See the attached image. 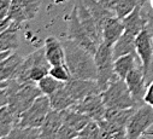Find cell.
Listing matches in <instances>:
<instances>
[{
    "mask_svg": "<svg viewBox=\"0 0 153 139\" xmlns=\"http://www.w3.org/2000/svg\"><path fill=\"white\" fill-rule=\"evenodd\" d=\"M51 67L52 65L47 61L45 53V47H40L39 50L28 55L23 59V63L21 64L15 76V80H17L21 84L28 81H33L37 84L42 78L50 74Z\"/></svg>",
    "mask_w": 153,
    "mask_h": 139,
    "instance_id": "obj_2",
    "label": "cell"
},
{
    "mask_svg": "<svg viewBox=\"0 0 153 139\" xmlns=\"http://www.w3.org/2000/svg\"><path fill=\"white\" fill-rule=\"evenodd\" d=\"M145 5H137L128 16L122 21L124 24V31L137 37L139 34L147 27V13Z\"/></svg>",
    "mask_w": 153,
    "mask_h": 139,
    "instance_id": "obj_13",
    "label": "cell"
},
{
    "mask_svg": "<svg viewBox=\"0 0 153 139\" xmlns=\"http://www.w3.org/2000/svg\"><path fill=\"white\" fill-rule=\"evenodd\" d=\"M135 47H136V55L146 73L153 57V37L147 27L136 37Z\"/></svg>",
    "mask_w": 153,
    "mask_h": 139,
    "instance_id": "obj_10",
    "label": "cell"
},
{
    "mask_svg": "<svg viewBox=\"0 0 153 139\" xmlns=\"http://www.w3.org/2000/svg\"><path fill=\"white\" fill-rule=\"evenodd\" d=\"M74 139H82L81 137H76V138H74Z\"/></svg>",
    "mask_w": 153,
    "mask_h": 139,
    "instance_id": "obj_40",
    "label": "cell"
},
{
    "mask_svg": "<svg viewBox=\"0 0 153 139\" xmlns=\"http://www.w3.org/2000/svg\"><path fill=\"white\" fill-rule=\"evenodd\" d=\"M76 111H80L87 116H89L92 120L100 121L105 117L106 107L104 104L101 93H93L87 96L86 98L75 103V105L71 107Z\"/></svg>",
    "mask_w": 153,
    "mask_h": 139,
    "instance_id": "obj_8",
    "label": "cell"
},
{
    "mask_svg": "<svg viewBox=\"0 0 153 139\" xmlns=\"http://www.w3.org/2000/svg\"><path fill=\"white\" fill-rule=\"evenodd\" d=\"M62 117H63V123L70 126L71 128L76 129L77 132H80L89 121H92V119L80 111H76L72 108H69L66 110L62 111Z\"/></svg>",
    "mask_w": 153,
    "mask_h": 139,
    "instance_id": "obj_21",
    "label": "cell"
},
{
    "mask_svg": "<svg viewBox=\"0 0 153 139\" xmlns=\"http://www.w3.org/2000/svg\"><path fill=\"white\" fill-rule=\"evenodd\" d=\"M143 103L148 104V105H151L153 108V81L147 85V90H146V93H145Z\"/></svg>",
    "mask_w": 153,
    "mask_h": 139,
    "instance_id": "obj_32",
    "label": "cell"
},
{
    "mask_svg": "<svg viewBox=\"0 0 153 139\" xmlns=\"http://www.w3.org/2000/svg\"><path fill=\"white\" fill-rule=\"evenodd\" d=\"M12 0H0V19L6 18Z\"/></svg>",
    "mask_w": 153,
    "mask_h": 139,
    "instance_id": "obj_33",
    "label": "cell"
},
{
    "mask_svg": "<svg viewBox=\"0 0 153 139\" xmlns=\"http://www.w3.org/2000/svg\"><path fill=\"white\" fill-rule=\"evenodd\" d=\"M63 46L65 51V63L70 69L72 78L97 81L98 73L94 55L70 39L63 41Z\"/></svg>",
    "mask_w": 153,
    "mask_h": 139,
    "instance_id": "obj_1",
    "label": "cell"
},
{
    "mask_svg": "<svg viewBox=\"0 0 153 139\" xmlns=\"http://www.w3.org/2000/svg\"><path fill=\"white\" fill-rule=\"evenodd\" d=\"M146 80H147V85L153 81V57H152V61H151V64L147 69V72H146Z\"/></svg>",
    "mask_w": 153,
    "mask_h": 139,
    "instance_id": "obj_36",
    "label": "cell"
},
{
    "mask_svg": "<svg viewBox=\"0 0 153 139\" xmlns=\"http://www.w3.org/2000/svg\"><path fill=\"white\" fill-rule=\"evenodd\" d=\"M147 13V28L151 31L152 37H153V10H146Z\"/></svg>",
    "mask_w": 153,
    "mask_h": 139,
    "instance_id": "obj_35",
    "label": "cell"
},
{
    "mask_svg": "<svg viewBox=\"0 0 153 139\" xmlns=\"http://www.w3.org/2000/svg\"><path fill=\"white\" fill-rule=\"evenodd\" d=\"M153 125V108L143 103L136 109L127 125L128 139H139Z\"/></svg>",
    "mask_w": 153,
    "mask_h": 139,
    "instance_id": "obj_6",
    "label": "cell"
},
{
    "mask_svg": "<svg viewBox=\"0 0 153 139\" xmlns=\"http://www.w3.org/2000/svg\"><path fill=\"white\" fill-rule=\"evenodd\" d=\"M13 51H0V61H4L12 55Z\"/></svg>",
    "mask_w": 153,
    "mask_h": 139,
    "instance_id": "obj_37",
    "label": "cell"
},
{
    "mask_svg": "<svg viewBox=\"0 0 153 139\" xmlns=\"http://www.w3.org/2000/svg\"><path fill=\"white\" fill-rule=\"evenodd\" d=\"M149 5H151V9L153 10V0H149Z\"/></svg>",
    "mask_w": 153,
    "mask_h": 139,
    "instance_id": "obj_39",
    "label": "cell"
},
{
    "mask_svg": "<svg viewBox=\"0 0 153 139\" xmlns=\"http://www.w3.org/2000/svg\"><path fill=\"white\" fill-rule=\"evenodd\" d=\"M101 97L106 109H129L140 107L131 96L126 80L116 78L101 92Z\"/></svg>",
    "mask_w": 153,
    "mask_h": 139,
    "instance_id": "obj_3",
    "label": "cell"
},
{
    "mask_svg": "<svg viewBox=\"0 0 153 139\" xmlns=\"http://www.w3.org/2000/svg\"><path fill=\"white\" fill-rule=\"evenodd\" d=\"M21 25L11 23V25L0 34V51H15L19 47L18 30Z\"/></svg>",
    "mask_w": 153,
    "mask_h": 139,
    "instance_id": "obj_20",
    "label": "cell"
},
{
    "mask_svg": "<svg viewBox=\"0 0 153 139\" xmlns=\"http://www.w3.org/2000/svg\"><path fill=\"white\" fill-rule=\"evenodd\" d=\"M136 57H137L136 53H129V55H124L122 57H118L114 59V73H116V75L120 79L126 80L127 75L135 67L139 65Z\"/></svg>",
    "mask_w": 153,
    "mask_h": 139,
    "instance_id": "obj_22",
    "label": "cell"
},
{
    "mask_svg": "<svg viewBox=\"0 0 153 139\" xmlns=\"http://www.w3.org/2000/svg\"><path fill=\"white\" fill-rule=\"evenodd\" d=\"M98 1H99L100 4H102L106 9H108V10H111V11H113V12H114V10H116L117 0H98ZM114 13H116V12H114Z\"/></svg>",
    "mask_w": 153,
    "mask_h": 139,
    "instance_id": "obj_34",
    "label": "cell"
},
{
    "mask_svg": "<svg viewBox=\"0 0 153 139\" xmlns=\"http://www.w3.org/2000/svg\"><path fill=\"white\" fill-rule=\"evenodd\" d=\"M147 3H149V0H141V5H146Z\"/></svg>",
    "mask_w": 153,
    "mask_h": 139,
    "instance_id": "obj_38",
    "label": "cell"
},
{
    "mask_svg": "<svg viewBox=\"0 0 153 139\" xmlns=\"http://www.w3.org/2000/svg\"><path fill=\"white\" fill-rule=\"evenodd\" d=\"M23 57H21L17 53H12L6 59L1 61L0 63V80L6 81L15 79L21 64L23 63Z\"/></svg>",
    "mask_w": 153,
    "mask_h": 139,
    "instance_id": "obj_16",
    "label": "cell"
},
{
    "mask_svg": "<svg viewBox=\"0 0 153 139\" xmlns=\"http://www.w3.org/2000/svg\"><path fill=\"white\" fill-rule=\"evenodd\" d=\"M64 85H65V82H62V81L57 80L51 74L46 75L45 78H42L39 82H37V86H39V88L41 90L42 94H45V96L53 94L56 91H58L59 88H62Z\"/></svg>",
    "mask_w": 153,
    "mask_h": 139,
    "instance_id": "obj_26",
    "label": "cell"
},
{
    "mask_svg": "<svg viewBox=\"0 0 153 139\" xmlns=\"http://www.w3.org/2000/svg\"><path fill=\"white\" fill-rule=\"evenodd\" d=\"M75 6H76V10H77V16L80 18L82 27L89 34V37L93 39V41L99 46L102 43V31L99 28L98 23L95 22L94 17L91 15L86 5L82 3V0H77Z\"/></svg>",
    "mask_w": 153,
    "mask_h": 139,
    "instance_id": "obj_11",
    "label": "cell"
},
{
    "mask_svg": "<svg viewBox=\"0 0 153 139\" xmlns=\"http://www.w3.org/2000/svg\"><path fill=\"white\" fill-rule=\"evenodd\" d=\"M48 97H50V102H51L52 109L57 110V111L66 110V109L74 107L75 103H76V100L71 97V94L66 90L65 85L62 88H59L58 91H56L53 94L48 96Z\"/></svg>",
    "mask_w": 153,
    "mask_h": 139,
    "instance_id": "obj_18",
    "label": "cell"
},
{
    "mask_svg": "<svg viewBox=\"0 0 153 139\" xmlns=\"http://www.w3.org/2000/svg\"><path fill=\"white\" fill-rule=\"evenodd\" d=\"M21 4L25 11L28 21H31L36 17L37 12L40 10L41 0H21Z\"/></svg>",
    "mask_w": 153,
    "mask_h": 139,
    "instance_id": "obj_31",
    "label": "cell"
},
{
    "mask_svg": "<svg viewBox=\"0 0 153 139\" xmlns=\"http://www.w3.org/2000/svg\"><path fill=\"white\" fill-rule=\"evenodd\" d=\"M140 4H141V0H117L114 12H116L117 17L123 19Z\"/></svg>",
    "mask_w": 153,
    "mask_h": 139,
    "instance_id": "obj_29",
    "label": "cell"
},
{
    "mask_svg": "<svg viewBox=\"0 0 153 139\" xmlns=\"http://www.w3.org/2000/svg\"><path fill=\"white\" fill-rule=\"evenodd\" d=\"M45 53L51 65H58L65 63V51L63 43L54 37H48L45 40Z\"/></svg>",
    "mask_w": 153,
    "mask_h": 139,
    "instance_id": "obj_15",
    "label": "cell"
},
{
    "mask_svg": "<svg viewBox=\"0 0 153 139\" xmlns=\"http://www.w3.org/2000/svg\"><path fill=\"white\" fill-rule=\"evenodd\" d=\"M95 65H97V82L100 87V91L107 88V86L111 84L116 78H118L114 73V57L112 46L106 45L105 43H101L98 46L97 52L94 53Z\"/></svg>",
    "mask_w": 153,
    "mask_h": 139,
    "instance_id": "obj_4",
    "label": "cell"
},
{
    "mask_svg": "<svg viewBox=\"0 0 153 139\" xmlns=\"http://www.w3.org/2000/svg\"><path fill=\"white\" fill-rule=\"evenodd\" d=\"M66 90L71 94V97L79 102L93 93H101L100 87L95 80H87V79H75L72 78L69 82L65 84Z\"/></svg>",
    "mask_w": 153,
    "mask_h": 139,
    "instance_id": "obj_12",
    "label": "cell"
},
{
    "mask_svg": "<svg viewBox=\"0 0 153 139\" xmlns=\"http://www.w3.org/2000/svg\"><path fill=\"white\" fill-rule=\"evenodd\" d=\"M51 110H52V107H51L50 97L41 94L40 97H37L35 99V102L19 116L18 126L40 128Z\"/></svg>",
    "mask_w": 153,
    "mask_h": 139,
    "instance_id": "obj_5",
    "label": "cell"
},
{
    "mask_svg": "<svg viewBox=\"0 0 153 139\" xmlns=\"http://www.w3.org/2000/svg\"><path fill=\"white\" fill-rule=\"evenodd\" d=\"M135 39H136L135 35L124 31L122 35H121V38L116 41V44L112 46V51H113V57H114V59L118 58V57H122V56H124V55L136 53Z\"/></svg>",
    "mask_w": 153,
    "mask_h": 139,
    "instance_id": "obj_19",
    "label": "cell"
},
{
    "mask_svg": "<svg viewBox=\"0 0 153 139\" xmlns=\"http://www.w3.org/2000/svg\"><path fill=\"white\" fill-rule=\"evenodd\" d=\"M124 33V24L123 21L117 17L112 16L110 17L102 27V43L106 45L113 46L116 41L121 38V35Z\"/></svg>",
    "mask_w": 153,
    "mask_h": 139,
    "instance_id": "obj_14",
    "label": "cell"
},
{
    "mask_svg": "<svg viewBox=\"0 0 153 139\" xmlns=\"http://www.w3.org/2000/svg\"><path fill=\"white\" fill-rule=\"evenodd\" d=\"M50 74L56 78L57 80L62 81V82H69L71 79H72V75H71V72L70 69L68 68L66 63L64 64H58V65H52L51 69H50Z\"/></svg>",
    "mask_w": 153,
    "mask_h": 139,
    "instance_id": "obj_30",
    "label": "cell"
},
{
    "mask_svg": "<svg viewBox=\"0 0 153 139\" xmlns=\"http://www.w3.org/2000/svg\"><path fill=\"white\" fill-rule=\"evenodd\" d=\"M139 107L136 108H129V109H106L105 113V120H107L111 123H114L117 126H122L127 128L128 122L130 121L131 116L136 111Z\"/></svg>",
    "mask_w": 153,
    "mask_h": 139,
    "instance_id": "obj_23",
    "label": "cell"
},
{
    "mask_svg": "<svg viewBox=\"0 0 153 139\" xmlns=\"http://www.w3.org/2000/svg\"><path fill=\"white\" fill-rule=\"evenodd\" d=\"M68 39L75 41L77 45L83 47L91 53H95L98 50V45L93 41V39L89 37V34L86 31V29L82 27L80 18L77 16V10L76 6H74V10L70 15L69 19V31H68Z\"/></svg>",
    "mask_w": 153,
    "mask_h": 139,
    "instance_id": "obj_7",
    "label": "cell"
},
{
    "mask_svg": "<svg viewBox=\"0 0 153 139\" xmlns=\"http://www.w3.org/2000/svg\"><path fill=\"white\" fill-rule=\"evenodd\" d=\"M79 137L82 139H101V128L98 121H89L80 132Z\"/></svg>",
    "mask_w": 153,
    "mask_h": 139,
    "instance_id": "obj_28",
    "label": "cell"
},
{
    "mask_svg": "<svg viewBox=\"0 0 153 139\" xmlns=\"http://www.w3.org/2000/svg\"><path fill=\"white\" fill-rule=\"evenodd\" d=\"M18 115H16L7 105L1 107V110H0V135H7L16 126H18Z\"/></svg>",
    "mask_w": 153,
    "mask_h": 139,
    "instance_id": "obj_24",
    "label": "cell"
},
{
    "mask_svg": "<svg viewBox=\"0 0 153 139\" xmlns=\"http://www.w3.org/2000/svg\"><path fill=\"white\" fill-rule=\"evenodd\" d=\"M6 17H9L10 21L13 24H17V25H21L23 22L28 21L25 11H24V9L21 4V0H12Z\"/></svg>",
    "mask_w": 153,
    "mask_h": 139,
    "instance_id": "obj_27",
    "label": "cell"
},
{
    "mask_svg": "<svg viewBox=\"0 0 153 139\" xmlns=\"http://www.w3.org/2000/svg\"><path fill=\"white\" fill-rule=\"evenodd\" d=\"M126 82L134 99L139 104H143V98L147 90V80H146V73L141 64L135 67L127 75Z\"/></svg>",
    "mask_w": 153,
    "mask_h": 139,
    "instance_id": "obj_9",
    "label": "cell"
},
{
    "mask_svg": "<svg viewBox=\"0 0 153 139\" xmlns=\"http://www.w3.org/2000/svg\"><path fill=\"white\" fill-rule=\"evenodd\" d=\"M82 3L86 5V7L88 9V11L91 12V15L94 17L95 22L98 23L99 28L102 31V27L104 23L112 16H116L113 11L106 9L102 4H100L98 0H82Z\"/></svg>",
    "mask_w": 153,
    "mask_h": 139,
    "instance_id": "obj_17",
    "label": "cell"
},
{
    "mask_svg": "<svg viewBox=\"0 0 153 139\" xmlns=\"http://www.w3.org/2000/svg\"><path fill=\"white\" fill-rule=\"evenodd\" d=\"M1 139H40V128L16 126L7 135Z\"/></svg>",
    "mask_w": 153,
    "mask_h": 139,
    "instance_id": "obj_25",
    "label": "cell"
}]
</instances>
